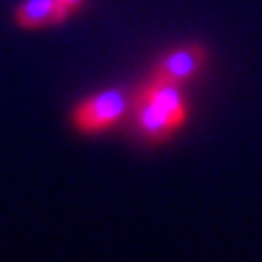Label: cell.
Returning <instances> with one entry per match:
<instances>
[{"label": "cell", "instance_id": "obj_1", "mask_svg": "<svg viewBox=\"0 0 262 262\" xmlns=\"http://www.w3.org/2000/svg\"><path fill=\"white\" fill-rule=\"evenodd\" d=\"M134 131L144 144H164L182 131L190 120V101L186 85L149 75L134 90L129 114Z\"/></svg>", "mask_w": 262, "mask_h": 262}, {"label": "cell", "instance_id": "obj_2", "mask_svg": "<svg viewBox=\"0 0 262 262\" xmlns=\"http://www.w3.org/2000/svg\"><path fill=\"white\" fill-rule=\"evenodd\" d=\"M131 105H134V92L127 88L114 85L98 90L75 103L70 112V125L79 136H103L129 118Z\"/></svg>", "mask_w": 262, "mask_h": 262}, {"label": "cell", "instance_id": "obj_3", "mask_svg": "<svg viewBox=\"0 0 262 262\" xmlns=\"http://www.w3.org/2000/svg\"><path fill=\"white\" fill-rule=\"evenodd\" d=\"M208 61H210V51L206 46L199 42H188L164 53L153 63L149 75L173 81V83H179V85H188L206 70Z\"/></svg>", "mask_w": 262, "mask_h": 262}, {"label": "cell", "instance_id": "obj_4", "mask_svg": "<svg viewBox=\"0 0 262 262\" xmlns=\"http://www.w3.org/2000/svg\"><path fill=\"white\" fill-rule=\"evenodd\" d=\"M70 15L59 0H22L13 9V22L24 31L57 27Z\"/></svg>", "mask_w": 262, "mask_h": 262}, {"label": "cell", "instance_id": "obj_5", "mask_svg": "<svg viewBox=\"0 0 262 262\" xmlns=\"http://www.w3.org/2000/svg\"><path fill=\"white\" fill-rule=\"evenodd\" d=\"M59 3L63 5V9L68 11V15H72V13H77V11L83 9V5L88 3V0H59Z\"/></svg>", "mask_w": 262, "mask_h": 262}]
</instances>
